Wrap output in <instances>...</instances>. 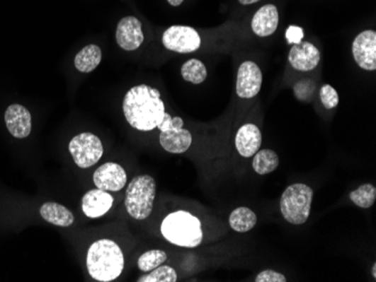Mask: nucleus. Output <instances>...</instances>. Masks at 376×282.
Returning a JSON list of instances; mask_svg holds the SVG:
<instances>
[{
  "label": "nucleus",
  "mask_w": 376,
  "mask_h": 282,
  "mask_svg": "<svg viewBox=\"0 0 376 282\" xmlns=\"http://www.w3.org/2000/svg\"><path fill=\"white\" fill-rule=\"evenodd\" d=\"M123 114L127 123L137 131L156 129L166 115L160 91L148 85L131 88L124 97Z\"/></svg>",
  "instance_id": "f257e3e1"
},
{
  "label": "nucleus",
  "mask_w": 376,
  "mask_h": 282,
  "mask_svg": "<svg viewBox=\"0 0 376 282\" xmlns=\"http://www.w3.org/2000/svg\"><path fill=\"white\" fill-rule=\"evenodd\" d=\"M124 254L112 240L102 239L89 247L86 258L87 270L93 280L110 282L118 279L124 270Z\"/></svg>",
  "instance_id": "f03ea898"
},
{
  "label": "nucleus",
  "mask_w": 376,
  "mask_h": 282,
  "mask_svg": "<svg viewBox=\"0 0 376 282\" xmlns=\"http://www.w3.org/2000/svg\"><path fill=\"white\" fill-rule=\"evenodd\" d=\"M161 234L169 243L194 249L203 241V230L198 217L186 211H173L162 221Z\"/></svg>",
  "instance_id": "7ed1b4c3"
},
{
  "label": "nucleus",
  "mask_w": 376,
  "mask_h": 282,
  "mask_svg": "<svg viewBox=\"0 0 376 282\" xmlns=\"http://www.w3.org/2000/svg\"><path fill=\"white\" fill-rule=\"evenodd\" d=\"M156 184L152 175H137L125 192L124 205L130 216L144 221L152 215L156 199Z\"/></svg>",
  "instance_id": "20e7f679"
},
{
  "label": "nucleus",
  "mask_w": 376,
  "mask_h": 282,
  "mask_svg": "<svg viewBox=\"0 0 376 282\" xmlns=\"http://www.w3.org/2000/svg\"><path fill=\"white\" fill-rule=\"evenodd\" d=\"M312 200L313 190L308 184H291L280 197V213L290 224H304L310 216Z\"/></svg>",
  "instance_id": "39448f33"
},
{
  "label": "nucleus",
  "mask_w": 376,
  "mask_h": 282,
  "mask_svg": "<svg viewBox=\"0 0 376 282\" xmlns=\"http://www.w3.org/2000/svg\"><path fill=\"white\" fill-rule=\"evenodd\" d=\"M183 127L184 121L181 117H171L166 112L164 121L156 127L160 131L159 142L164 150L169 153L181 154L190 148L192 134Z\"/></svg>",
  "instance_id": "423d86ee"
},
{
  "label": "nucleus",
  "mask_w": 376,
  "mask_h": 282,
  "mask_svg": "<svg viewBox=\"0 0 376 282\" xmlns=\"http://www.w3.org/2000/svg\"><path fill=\"white\" fill-rule=\"evenodd\" d=\"M69 152L81 169L93 167L104 154L102 141L93 133H81L69 143Z\"/></svg>",
  "instance_id": "0eeeda50"
},
{
  "label": "nucleus",
  "mask_w": 376,
  "mask_h": 282,
  "mask_svg": "<svg viewBox=\"0 0 376 282\" xmlns=\"http://www.w3.org/2000/svg\"><path fill=\"white\" fill-rule=\"evenodd\" d=\"M162 44L166 49L177 53H192L200 47V36L195 28L173 25L165 30Z\"/></svg>",
  "instance_id": "6e6552de"
},
{
  "label": "nucleus",
  "mask_w": 376,
  "mask_h": 282,
  "mask_svg": "<svg viewBox=\"0 0 376 282\" xmlns=\"http://www.w3.org/2000/svg\"><path fill=\"white\" fill-rule=\"evenodd\" d=\"M263 85V74L253 61H246L238 70L237 95L240 98L250 99L258 95Z\"/></svg>",
  "instance_id": "1a4fd4ad"
},
{
  "label": "nucleus",
  "mask_w": 376,
  "mask_h": 282,
  "mask_svg": "<svg viewBox=\"0 0 376 282\" xmlns=\"http://www.w3.org/2000/svg\"><path fill=\"white\" fill-rule=\"evenodd\" d=\"M353 55L357 66L366 71L376 69V32L364 30L355 37L352 47Z\"/></svg>",
  "instance_id": "9d476101"
},
{
  "label": "nucleus",
  "mask_w": 376,
  "mask_h": 282,
  "mask_svg": "<svg viewBox=\"0 0 376 282\" xmlns=\"http://www.w3.org/2000/svg\"><path fill=\"white\" fill-rule=\"evenodd\" d=\"M93 181L98 189L108 192H120L127 184V175L121 165L108 162L93 172Z\"/></svg>",
  "instance_id": "9b49d317"
},
{
  "label": "nucleus",
  "mask_w": 376,
  "mask_h": 282,
  "mask_svg": "<svg viewBox=\"0 0 376 282\" xmlns=\"http://www.w3.org/2000/svg\"><path fill=\"white\" fill-rule=\"evenodd\" d=\"M144 41L142 24L137 17H124L116 28V42L125 51H135Z\"/></svg>",
  "instance_id": "f8f14e48"
},
{
  "label": "nucleus",
  "mask_w": 376,
  "mask_h": 282,
  "mask_svg": "<svg viewBox=\"0 0 376 282\" xmlns=\"http://www.w3.org/2000/svg\"><path fill=\"white\" fill-rule=\"evenodd\" d=\"M321 60V54L316 45L310 42L294 44L288 53V62L297 71H312Z\"/></svg>",
  "instance_id": "ddd939ff"
},
{
  "label": "nucleus",
  "mask_w": 376,
  "mask_h": 282,
  "mask_svg": "<svg viewBox=\"0 0 376 282\" xmlns=\"http://www.w3.org/2000/svg\"><path fill=\"white\" fill-rule=\"evenodd\" d=\"M6 127L13 136L25 139L32 131V116L22 105H11L5 112Z\"/></svg>",
  "instance_id": "4468645a"
},
{
  "label": "nucleus",
  "mask_w": 376,
  "mask_h": 282,
  "mask_svg": "<svg viewBox=\"0 0 376 282\" xmlns=\"http://www.w3.org/2000/svg\"><path fill=\"white\" fill-rule=\"evenodd\" d=\"M114 204V198L105 190L91 189L86 192L81 199V209L89 218H99L108 214Z\"/></svg>",
  "instance_id": "2eb2a0df"
},
{
  "label": "nucleus",
  "mask_w": 376,
  "mask_h": 282,
  "mask_svg": "<svg viewBox=\"0 0 376 282\" xmlns=\"http://www.w3.org/2000/svg\"><path fill=\"white\" fill-rule=\"evenodd\" d=\"M261 142L263 136L261 129L256 127L255 124H246L240 127L239 131H237L234 140L237 150L244 158L255 155L261 148Z\"/></svg>",
  "instance_id": "dca6fc26"
},
{
  "label": "nucleus",
  "mask_w": 376,
  "mask_h": 282,
  "mask_svg": "<svg viewBox=\"0 0 376 282\" xmlns=\"http://www.w3.org/2000/svg\"><path fill=\"white\" fill-rule=\"evenodd\" d=\"M278 23H280V15L276 6L268 4L257 11L251 20V28L253 33L259 37H267L278 30Z\"/></svg>",
  "instance_id": "f3484780"
},
{
  "label": "nucleus",
  "mask_w": 376,
  "mask_h": 282,
  "mask_svg": "<svg viewBox=\"0 0 376 282\" xmlns=\"http://www.w3.org/2000/svg\"><path fill=\"white\" fill-rule=\"evenodd\" d=\"M40 215L45 222L59 228H69L74 222V216L72 211L64 206L53 201L43 204L40 208Z\"/></svg>",
  "instance_id": "a211bd4d"
},
{
  "label": "nucleus",
  "mask_w": 376,
  "mask_h": 282,
  "mask_svg": "<svg viewBox=\"0 0 376 282\" xmlns=\"http://www.w3.org/2000/svg\"><path fill=\"white\" fill-rule=\"evenodd\" d=\"M101 61H102V49L95 44H91L77 53L74 58V66L78 71L89 74L101 64Z\"/></svg>",
  "instance_id": "6ab92c4d"
},
{
  "label": "nucleus",
  "mask_w": 376,
  "mask_h": 282,
  "mask_svg": "<svg viewBox=\"0 0 376 282\" xmlns=\"http://www.w3.org/2000/svg\"><path fill=\"white\" fill-rule=\"evenodd\" d=\"M229 224L230 228L238 233H246L255 228L257 224V216L248 207H238L231 213Z\"/></svg>",
  "instance_id": "aec40b11"
},
{
  "label": "nucleus",
  "mask_w": 376,
  "mask_h": 282,
  "mask_svg": "<svg viewBox=\"0 0 376 282\" xmlns=\"http://www.w3.org/2000/svg\"><path fill=\"white\" fill-rule=\"evenodd\" d=\"M280 165V158L276 152L265 148L257 152L253 156V168L256 173L264 175L273 172Z\"/></svg>",
  "instance_id": "412c9836"
},
{
  "label": "nucleus",
  "mask_w": 376,
  "mask_h": 282,
  "mask_svg": "<svg viewBox=\"0 0 376 282\" xmlns=\"http://www.w3.org/2000/svg\"><path fill=\"white\" fill-rule=\"evenodd\" d=\"M181 77L186 80L187 83L200 85L204 83L207 78V70L205 64L198 59H190L183 64L181 69Z\"/></svg>",
  "instance_id": "4be33fe9"
},
{
  "label": "nucleus",
  "mask_w": 376,
  "mask_h": 282,
  "mask_svg": "<svg viewBox=\"0 0 376 282\" xmlns=\"http://www.w3.org/2000/svg\"><path fill=\"white\" fill-rule=\"evenodd\" d=\"M349 198L360 208H370L376 200V188L372 184H362L349 194Z\"/></svg>",
  "instance_id": "5701e85b"
},
{
  "label": "nucleus",
  "mask_w": 376,
  "mask_h": 282,
  "mask_svg": "<svg viewBox=\"0 0 376 282\" xmlns=\"http://www.w3.org/2000/svg\"><path fill=\"white\" fill-rule=\"evenodd\" d=\"M167 261V253L162 249H150L141 255L137 260V268L140 271L149 272L152 271L154 269L158 268Z\"/></svg>",
  "instance_id": "b1692460"
},
{
  "label": "nucleus",
  "mask_w": 376,
  "mask_h": 282,
  "mask_svg": "<svg viewBox=\"0 0 376 282\" xmlns=\"http://www.w3.org/2000/svg\"><path fill=\"white\" fill-rule=\"evenodd\" d=\"M178 279L175 269L169 266H159L152 271L146 272L142 277L137 280V282H176Z\"/></svg>",
  "instance_id": "393cba45"
},
{
  "label": "nucleus",
  "mask_w": 376,
  "mask_h": 282,
  "mask_svg": "<svg viewBox=\"0 0 376 282\" xmlns=\"http://www.w3.org/2000/svg\"><path fill=\"white\" fill-rule=\"evenodd\" d=\"M320 99L326 110H334L339 104V96L335 88L330 85H324L320 89Z\"/></svg>",
  "instance_id": "a878e982"
},
{
  "label": "nucleus",
  "mask_w": 376,
  "mask_h": 282,
  "mask_svg": "<svg viewBox=\"0 0 376 282\" xmlns=\"http://www.w3.org/2000/svg\"><path fill=\"white\" fill-rule=\"evenodd\" d=\"M256 282H286L285 276L274 270H265L256 277Z\"/></svg>",
  "instance_id": "bb28decb"
},
{
  "label": "nucleus",
  "mask_w": 376,
  "mask_h": 282,
  "mask_svg": "<svg viewBox=\"0 0 376 282\" xmlns=\"http://www.w3.org/2000/svg\"><path fill=\"white\" fill-rule=\"evenodd\" d=\"M286 41L288 44H299L302 42L303 37H304V32H303V28H300V26H288L287 30H286Z\"/></svg>",
  "instance_id": "cd10ccee"
},
{
  "label": "nucleus",
  "mask_w": 376,
  "mask_h": 282,
  "mask_svg": "<svg viewBox=\"0 0 376 282\" xmlns=\"http://www.w3.org/2000/svg\"><path fill=\"white\" fill-rule=\"evenodd\" d=\"M261 1V0H239V3L241 5H251V4H256Z\"/></svg>",
  "instance_id": "c85d7f7f"
},
{
  "label": "nucleus",
  "mask_w": 376,
  "mask_h": 282,
  "mask_svg": "<svg viewBox=\"0 0 376 282\" xmlns=\"http://www.w3.org/2000/svg\"><path fill=\"white\" fill-rule=\"evenodd\" d=\"M184 0H168V3L171 4V6H179L181 5Z\"/></svg>",
  "instance_id": "c756f323"
},
{
  "label": "nucleus",
  "mask_w": 376,
  "mask_h": 282,
  "mask_svg": "<svg viewBox=\"0 0 376 282\" xmlns=\"http://www.w3.org/2000/svg\"><path fill=\"white\" fill-rule=\"evenodd\" d=\"M372 274L374 278H376V263H374L373 268H372Z\"/></svg>",
  "instance_id": "7c9ffc66"
}]
</instances>
